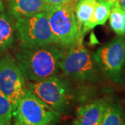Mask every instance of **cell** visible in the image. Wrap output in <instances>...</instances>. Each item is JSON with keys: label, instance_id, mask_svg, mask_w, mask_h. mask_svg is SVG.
<instances>
[{"label": "cell", "instance_id": "6da1fadb", "mask_svg": "<svg viewBox=\"0 0 125 125\" xmlns=\"http://www.w3.org/2000/svg\"><path fill=\"white\" fill-rule=\"evenodd\" d=\"M56 45L21 47L17 54V63L25 79L34 82L56 75L64 54Z\"/></svg>", "mask_w": 125, "mask_h": 125}, {"label": "cell", "instance_id": "7a4b0ae2", "mask_svg": "<svg viewBox=\"0 0 125 125\" xmlns=\"http://www.w3.org/2000/svg\"><path fill=\"white\" fill-rule=\"evenodd\" d=\"M78 0L58 6H51L47 11L50 29L56 44L70 47L83 38L75 16V6Z\"/></svg>", "mask_w": 125, "mask_h": 125}, {"label": "cell", "instance_id": "3957f363", "mask_svg": "<svg viewBox=\"0 0 125 125\" xmlns=\"http://www.w3.org/2000/svg\"><path fill=\"white\" fill-rule=\"evenodd\" d=\"M15 24L21 47L33 48L56 44L47 12L18 19Z\"/></svg>", "mask_w": 125, "mask_h": 125}, {"label": "cell", "instance_id": "277c9868", "mask_svg": "<svg viewBox=\"0 0 125 125\" xmlns=\"http://www.w3.org/2000/svg\"><path fill=\"white\" fill-rule=\"evenodd\" d=\"M14 125H42L54 124L60 114L27 89L13 113Z\"/></svg>", "mask_w": 125, "mask_h": 125}, {"label": "cell", "instance_id": "5b68a950", "mask_svg": "<svg viewBox=\"0 0 125 125\" xmlns=\"http://www.w3.org/2000/svg\"><path fill=\"white\" fill-rule=\"evenodd\" d=\"M59 65L65 75L75 79L90 80L95 76L94 58L83 45V38L70 46Z\"/></svg>", "mask_w": 125, "mask_h": 125}, {"label": "cell", "instance_id": "8992f818", "mask_svg": "<svg viewBox=\"0 0 125 125\" xmlns=\"http://www.w3.org/2000/svg\"><path fill=\"white\" fill-rule=\"evenodd\" d=\"M42 102L58 112H64L70 102L67 83L56 76L29 83V89Z\"/></svg>", "mask_w": 125, "mask_h": 125}, {"label": "cell", "instance_id": "52a82bcc", "mask_svg": "<svg viewBox=\"0 0 125 125\" xmlns=\"http://www.w3.org/2000/svg\"><path fill=\"white\" fill-rule=\"evenodd\" d=\"M24 79L11 55L6 54L0 58V90L10 102L13 111L26 93Z\"/></svg>", "mask_w": 125, "mask_h": 125}, {"label": "cell", "instance_id": "ba28073f", "mask_svg": "<svg viewBox=\"0 0 125 125\" xmlns=\"http://www.w3.org/2000/svg\"><path fill=\"white\" fill-rule=\"evenodd\" d=\"M93 58L109 79L120 83L125 65V38L119 36L103 45L93 54Z\"/></svg>", "mask_w": 125, "mask_h": 125}, {"label": "cell", "instance_id": "9c48e42d", "mask_svg": "<svg viewBox=\"0 0 125 125\" xmlns=\"http://www.w3.org/2000/svg\"><path fill=\"white\" fill-rule=\"evenodd\" d=\"M106 103L97 100L79 108L74 125H102Z\"/></svg>", "mask_w": 125, "mask_h": 125}, {"label": "cell", "instance_id": "30bf717a", "mask_svg": "<svg viewBox=\"0 0 125 125\" xmlns=\"http://www.w3.org/2000/svg\"><path fill=\"white\" fill-rule=\"evenodd\" d=\"M51 7L46 0H10V13L16 20L47 12Z\"/></svg>", "mask_w": 125, "mask_h": 125}, {"label": "cell", "instance_id": "8fae6325", "mask_svg": "<svg viewBox=\"0 0 125 125\" xmlns=\"http://www.w3.org/2000/svg\"><path fill=\"white\" fill-rule=\"evenodd\" d=\"M114 3L104 0H97L94 11L90 20L81 29L83 35L97 26L104 24L109 18L111 8Z\"/></svg>", "mask_w": 125, "mask_h": 125}, {"label": "cell", "instance_id": "7c38bea8", "mask_svg": "<svg viewBox=\"0 0 125 125\" xmlns=\"http://www.w3.org/2000/svg\"><path fill=\"white\" fill-rule=\"evenodd\" d=\"M16 31L15 24L6 14L0 13V52L13 45Z\"/></svg>", "mask_w": 125, "mask_h": 125}, {"label": "cell", "instance_id": "4fadbf2b", "mask_svg": "<svg viewBox=\"0 0 125 125\" xmlns=\"http://www.w3.org/2000/svg\"><path fill=\"white\" fill-rule=\"evenodd\" d=\"M96 1L97 0H78L75 6V16L81 29L90 20L93 13Z\"/></svg>", "mask_w": 125, "mask_h": 125}, {"label": "cell", "instance_id": "5bb4252c", "mask_svg": "<svg viewBox=\"0 0 125 125\" xmlns=\"http://www.w3.org/2000/svg\"><path fill=\"white\" fill-rule=\"evenodd\" d=\"M111 29L119 36H122L125 28V11L121 8L118 1L115 2L111 8L109 16Z\"/></svg>", "mask_w": 125, "mask_h": 125}, {"label": "cell", "instance_id": "9a60e30c", "mask_svg": "<svg viewBox=\"0 0 125 125\" xmlns=\"http://www.w3.org/2000/svg\"><path fill=\"white\" fill-rule=\"evenodd\" d=\"M125 118L120 106L106 103L102 125H124Z\"/></svg>", "mask_w": 125, "mask_h": 125}, {"label": "cell", "instance_id": "2e32d148", "mask_svg": "<svg viewBox=\"0 0 125 125\" xmlns=\"http://www.w3.org/2000/svg\"><path fill=\"white\" fill-rule=\"evenodd\" d=\"M13 113L11 103L0 90V125H11Z\"/></svg>", "mask_w": 125, "mask_h": 125}, {"label": "cell", "instance_id": "e0dca14e", "mask_svg": "<svg viewBox=\"0 0 125 125\" xmlns=\"http://www.w3.org/2000/svg\"><path fill=\"white\" fill-rule=\"evenodd\" d=\"M47 2L51 6H58V5L64 4L71 1L72 0H46Z\"/></svg>", "mask_w": 125, "mask_h": 125}, {"label": "cell", "instance_id": "ac0fdd59", "mask_svg": "<svg viewBox=\"0 0 125 125\" xmlns=\"http://www.w3.org/2000/svg\"><path fill=\"white\" fill-rule=\"evenodd\" d=\"M118 2L120 5L121 8L125 11V0H118Z\"/></svg>", "mask_w": 125, "mask_h": 125}, {"label": "cell", "instance_id": "d6986e66", "mask_svg": "<svg viewBox=\"0 0 125 125\" xmlns=\"http://www.w3.org/2000/svg\"><path fill=\"white\" fill-rule=\"evenodd\" d=\"M4 10V6L3 3L1 2V1L0 0V13H1V12H2Z\"/></svg>", "mask_w": 125, "mask_h": 125}, {"label": "cell", "instance_id": "ffe728a7", "mask_svg": "<svg viewBox=\"0 0 125 125\" xmlns=\"http://www.w3.org/2000/svg\"><path fill=\"white\" fill-rule=\"evenodd\" d=\"M105 1H107V2H111V3H115L116 1H118V0H104Z\"/></svg>", "mask_w": 125, "mask_h": 125}, {"label": "cell", "instance_id": "44dd1931", "mask_svg": "<svg viewBox=\"0 0 125 125\" xmlns=\"http://www.w3.org/2000/svg\"><path fill=\"white\" fill-rule=\"evenodd\" d=\"M122 37H124V38H125V29H124V32H123V34H122Z\"/></svg>", "mask_w": 125, "mask_h": 125}, {"label": "cell", "instance_id": "7402d4cb", "mask_svg": "<svg viewBox=\"0 0 125 125\" xmlns=\"http://www.w3.org/2000/svg\"><path fill=\"white\" fill-rule=\"evenodd\" d=\"M52 125V124H45V125Z\"/></svg>", "mask_w": 125, "mask_h": 125}, {"label": "cell", "instance_id": "603a6c76", "mask_svg": "<svg viewBox=\"0 0 125 125\" xmlns=\"http://www.w3.org/2000/svg\"><path fill=\"white\" fill-rule=\"evenodd\" d=\"M124 125H125V123H124Z\"/></svg>", "mask_w": 125, "mask_h": 125}, {"label": "cell", "instance_id": "cb8c5ba5", "mask_svg": "<svg viewBox=\"0 0 125 125\" xmlns=\"http://www.w3.org/2000/svg\"></svg>", "mask_w": 125, "mask_h": 125}]
</instances>
